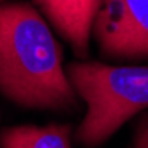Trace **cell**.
Instances as JSON below:
<instances>
[{
  "label": "cell",
  "mask_w": 148,
  "mask_h": 148,
  "mask_svg": "<svg viewBox=\"0 0 148 148\" xmlns=\"http://www.w3.org/2000/svg\"><path fill=\"white\" fill-rule=\"evenodd\" d=\"M0 92L25 108H76L62 67V48L44 18L27 2L0 4Z\"/></svg>",
  "instance_id": "6da1fadb"
},
{
  "label": "cell",
  "mask_w": 148,
  "mask_h": 148,
  "mask_svg": "<svg viewBox=\"0 0 148 148\" xmlns=\"http://www.w3.org/2000/svg\"><path fill=\"white\" fill-rule=\"evenodd\" d=\"M65 74L88 106L76 132L85 146L104 143L129 118L148 108V67L74 62Z\"/></svg>",
  "instance_id": "7a4b0ae2"
},
{
  "label": "cell",
  "mask_w": 148,
  "mask_h": 148,
  "mask_svg": "<svg viewBox=\"0 0 148 148\" xmlns=\"http://www.w3.org/2000/svg\"><path fill=\"white\" fill-rule=\"evenodd\" d=\"M92 30L106 57L148 58V0H99Z\"/></svg>",
  "instance_id": "3957f363"
},
{
  "label": "cell",
  "mask_w": 148,
  "mask_h": 148,
  "mask_svg": "<svg viewBox=\"0 0 148 148\" xmlns=\"http://www.w3.org/2000/svg\"><path fill=\"white\" fill-rule=\"evenodd\" d=\"M57 28V32L72 46L76 55L85 57L88 53L90 34L99 0H34Z\"/></svg>",
  "instance_id": "277c9868"
},
{
  "label": "cell",
  "mask_w": 148,
  "mask_h": 148,
  "mask_svg": "<svg viewBox=\"0 0 148 148\" xmlns=\"http://www.w3.org/2000/svg\"><path fill=\"white\" fill-rule=\"evenodd\" d=\"M69 136V125H18L5 129L0 136V141L2 148H72Z\"/></svg>",
  "instance_id": "5b68a950"
},
{
  "label": "cell",
  "mask_w": 148,
  "mask_h": 148,
  "mask_svg": "<svg viewBox=\"0 0 148 148\" xmlns=\"http://www.w3.org/2000/svg\"><path fill=\"white\" fill-rule=\"evenodd\" d=\"M134 148H148V115L138 123L136 138H134Z\"/></svg>",
  "instance_id": "8992f818"
}]
</instances>
